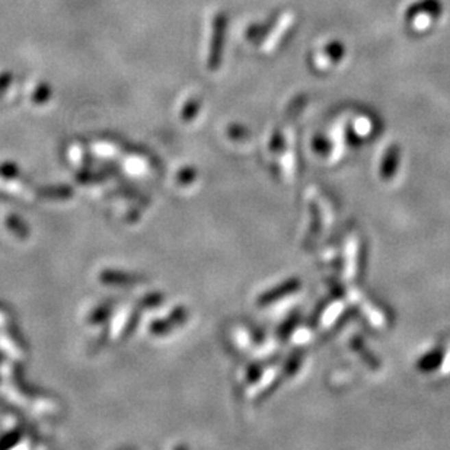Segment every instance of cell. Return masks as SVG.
Masks as SVG:
<instances>
[{
  "label": "cell",
  "instance_id": "cell-1",
  "mask_svg": "<svg viewBox=\"0 0 450 450\" xmlns=\"http://www.w3.org/2000/svg\"><path fill=\"white\" fill-rule=\"evenodd\" d=\"M398 162H399V149H398V146H392L388 150V153L384 159L382 168H380V174H382V177L386 179L394 177V174L397 172Z\"/></svg>",
  "mask_w": 450,
  "mask_h": 450
},
{
  "label": "cell",
  "instance_id": "cell-2",
  "mask_svg": "<svg viewBox=\"0 0 450 450\" xmlns=\"http://www.w3.org/2000/svg\"><path fill=\"white\" fill-rule=\"evenodd\" d=\"M442 362H443V351L436 350L430 354L424 355L423 359L418 362L417 367L423 372H430V371H434V368H437L438 366H440Z\"/></svg>",
  "mask_w": 450,
  "mask_h": 450
}]
</instances>
